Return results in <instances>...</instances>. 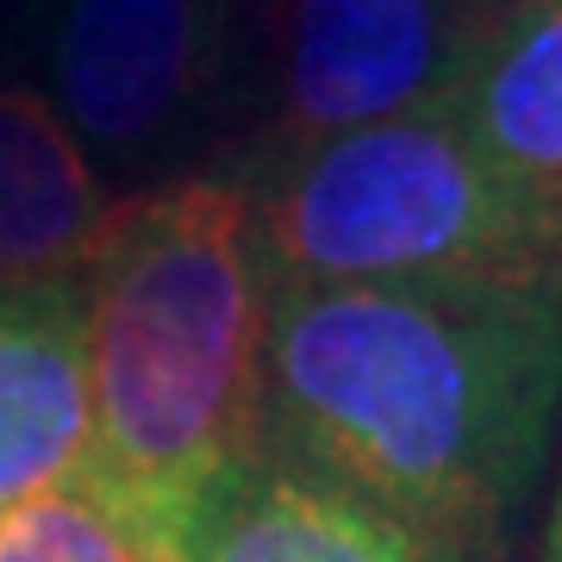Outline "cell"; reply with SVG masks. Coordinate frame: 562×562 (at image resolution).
Segmentation results:
<instances>
[{
  "label": "cell",
  "instance_id": "9",
  "mask_svg": "<svg viewBox=\"0 0 562 562\" xmlns=\"http://www.w3.org/2000/svg\"><path fill=\"white\" fill-rule=\"evenodd\" d=\"M88 457V369L81 288H0V506L81 475Z\"/></svg>",
  "mask_w": 562,
  "mask_h": 562
},
{
  "label": "cell",
  "instance_id": "12",
  "mask_svg": "<svg viewBox=\"0 0 562 562\" xmlns=\"http://www.w3.org/2000/svg\"><path fill=\"white\" fill-rule=\"evenodd\" d=\"M144 557L150 562H194L188 557V543H144Z\"/></svg>",
  "mask_w": 562,
  "mask_h": 562
},
{
  "label": "cell",
  "instance_id": "5",
  "mask_svg": "<svg viewBox=\"0 0 562 562\" xmlns=\"http://www.w3.org/2000/svg\"><path fill=\"white\" fill-rule=\"evenodd\" d=\"M44 63L50 106L81 150L162 169L244 101L250 0H50Z\"/></svg>",
  "mask_w": 562,
  "mask_h": 562
},
{
  "label": "cell",
  "instance_id": "3",
  "mask_svg": "<svg viewBox=\"0 0 562 562\" xmlns=\"http://www.w3.org/2000/svg\"><path fill=\"white\" fill-rule=\"evenodd\" d=\"M244 181L276 281H562V225L487 169L443 101Z\"/></svg>",
  "mask_w": 562,
  "mask_h": 562
},
{
  "label": "cell",
  "instance_id": "7",
  "mask_svg": "<svg viewBox=\"0 0 562 562\" xmlns=\"http://www.w3.org/2000/svg\"><path fill=\"white\" fill-rule=\"evenodd\" d=\"M120 201L50 94L0 81V288L76 281Z\"/></svg>",
  "mask_w": 562,
  "mask_h": 562
},
{
  "label": "cell",
  "instance_id": "6",
  "mask_svg": "<svg viewBox=\"0 0 562 562\" xmlns=\"http://www.w3.org/2000/svg\"><path fill=\"white\" fill-rule=\"evenodd\" d=\"M443 106L487 169L562 225V0H494Z\"/></svg>",
  "mask_w": 562,
  "mask_h": 562
},
{
  "label": "cell",
  "instance_id": "11",
  "mask_svg": "<svg viewBox=\"0 0 562 562\" xmlns=\"http://www.w3.org/2000/svg\"><path fill=\"white\" fill-rule=\"evenodd\" d=\"M543 562H562V482H557V506H550V525H543Z\"/></svg>",
  "mask_w": 562,
  "mask_h": 562
},
{
  "label": "cell",
  "instance_id": "4",
  "mask_svg": "<svg viewBox=\"0 0 562 562\" xmlns=\"http://www.w3.org/2000/svg\"><path fill=\"white\" fill-rule=\"evenodd\" d=\"M494 0H250L238 176L357 125L450 101Z\"/></svg>",
  "mask_w": 562,
  "mask_h": 562
},
{
  "label": "cell",
  "instance_id": "10",
  "mask_svg": "<svg viewBox=\"0 0 562 562\" xmlns=\"http://www.w3.org/2000/svg\"><path fill=\"white\" fill-rule=\"evenodd\" d=\"M0 562H150L138 531L69 475L25 501L0 506Z\"/></svg>",
  "mask_w": 562,
  "mask_h": 562
},
{
  "label": "cell",
  "instance_id": "8",
  "mask_svg": "<svg viewBox=\"0 0 562 562\" xmlns=\"http://www.w3.org/2000/svg\"><path fill=\"white\" fill-rule=\"evenodd\" d=\"M194 562H443L357 494L257 450L188 519Z\"/></svg>",
  "mask_w": 562,
  "mask_h": 562
},
{
  "label": "cell",
  "instance_id": "1",
  "mask_svg": "<svg viewBox=\"0 0 562 562\" xmlns=\"http://www.w3.org/2000/svg\"><path fill=\"white\" fill-rule=\"evenodd\" d=\"M562 413V281H276L262 425L443 562H501Z\"/></svg>",
  "mask_w": 562,
  "mask_h": 562
},
{
  "label": "cell",
  "instance_id": "2",
  "mask_svg": "<svg viewBox=\"0 0 562 562\" xmlns=\"http://www.w3.org/2000/svg\"><path fill=\"white\" fill-rule=\"evenodd\" d=\"M81 288V482L138 543H181L213 487L262 450L276 276L250 181L176 176L120 201Z\"/></svg>",
  "mask_w": 562,
  "mask_h": 562
}]
</instances>
